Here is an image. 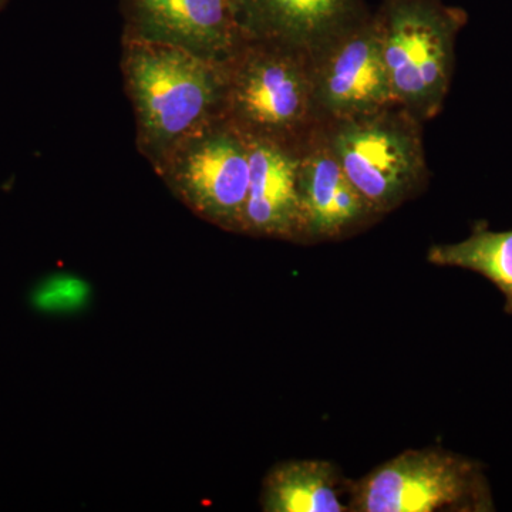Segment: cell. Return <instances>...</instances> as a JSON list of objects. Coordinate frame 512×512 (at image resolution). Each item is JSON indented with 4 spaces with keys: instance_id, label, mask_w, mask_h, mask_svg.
<instances>
[{
    "instance_id": "obj_13",
    "label": "cell",
    "mask_w": 512,
    "mask_h": 512,
    "mask_svg": "<svg viewBox=\"0 0 512 512\" xmlns=\"http://www.w3.org/2000/svg\"><path fill=\"white\" fill-rule=\"evenodd\" d=\"M427 261L484 276L503 293L504 311L512 315V229L493 231L487 222L477 221L463 241L431 245Z\"/></svg>"
},
{
    "instance_id": "obj_2",
    "label": "cell",
    "mask_w": 512,
    "mask_h": 512,
    "mask_svg": "<svg viewBox=\"0 0 512 512\" xmlns=\"http://www.w3.org/2000/svg\"><path fill=\"white\" fill-rule=\"evenodd\" d=\"M225 120L249 140L302 146L319 126L311 53L244 40L225 62Z\"/></svg>"
},
{
    "instance_id": "obj_9",
    "label": "cell",
    "mask_w": 512,
    "mask_h": 512,
    "mask_svg": "<svg viewBox=\"0 0 512 512\" xmlns=\"http://www.w3.org/2000/svg\"><path fill=\"white\" fill-rule=\"evenodd\" d=\"M299 192L302 244L339 241L380 220L343 171L322 124L301 146Z\"/></svg>"
},
{
    "instance_id": "obj_6",
    "label": "cell",
    "mask_w": 512,
    "mask_h": 512,
    "mask_svg": "<svg viewBox=\"0 0 512 512\" xmlns=\"http://www.w3.org/2000/svg\"><path fill=\"white\" fill-rule=\"evenodd\" d=\"M156 174L202 220L239 234L251 158L248 138L228 120L214 121L185 137Z\"/></svg>"
},
{
    "instance_id": "obj_7",
    "label": "cell",
    "mask_w": 512,
    "mask_h": 512,
    "mask_svg": "<svg viewBox=\"0 0 512 512\" xmlns=\"http://www.w3.org/2000/svg\"><path fill=\"white\" fill-rule=\"evenodd\" d=\"M311 57L320 123L362 116L397 103L373 12Z\"/></svg>"
},
{
    "instance_id": "obj_10",
    "label": "cell",
    "mask_w": 512,
    "mask_h": 512,
    "mask_svg": "<svg viewBox=\"0 0 512 512\" xmlns=\"http://www.w3.org/2000/svg\"><path fill=\"white\" fill-rule=\"evenodd\" d=\"M232 9L242 40L309 53L372 15L366 0H232Z\"/></svg>"
},
{
    "instance_id": "obj_14",
    "label": "cell",
    "mask_w": 512,
    "mask_h": 512,
    "mask_svg": "<svg viewBox=\"0 0 512 512\" xmlns=\"http://www.w3.org/2000/svg\"><path fill=\"white\" fill-rule=\"evenodd\" d=\"M89 286L73 276H56L36 293L37 305L46 311H72L86 301Z\"/></svg>"
},
{
    "instance_id": "obj_15",
    "label": "cell",
    "mask_w": 512,
    "mask_h": 512,
    "mask_svg": "<svg viewBox=\"0 0 512 512\" xmlns=\"http://www.w3.org/2000/svg\"><path fill=\"white\" fill-rule=\"evenodd\" d=\"M6 2H8V0H0V9H2L3 6L6 5Z\"/></svg>"
},
{
    "instance_id": "obj_1",
    "label": "cell",
    "mask_w": 512,
    "mask_h": 512,
    "mask_svg": "<svg viewBox=\"0 0 512 512\" xmlns=\"http://www.w3.org/2000/svg\"><path fill=\"white\" fill-rule=\"evenodd\" d=\"M121 74L134 111L138 153L154 171L185 137L225 119V62L123 36Z\"/></svg>"
},
{
    "instance_id": "obj_11",
    "label": "cell",
    "mask_w": 512,
    "mask_h": 512,
    "mask_svg": "<svg viewBox=\"0 0 512 512\" xmlns=\"http://www.w3.org/2000/svg\"><path fill=\"white\" fill-rule=\"evenodd\" d=\"M249 158L251 177L239 234L302 244L301 146L249 140Z\"/></svg>"
},
{
    "instance_id": "obj_4",
    "label": "cell",
    "mask_w": 512,
    "mask_h": 512,
    "mask_svg": "<svg viewBox=\"0 0 512 512\" xmlns=\"http://www.w3.org/2000/svg\"><path fill=\"white\" fill-rule=\"evenodd\" d=\"M423 121L400 104L322 123L343 171L380 218L429 184Z\"/></svg>"
},
{
    "instance_id": "obj_5",
    "label": "cell",
    "mask_w": 512,
    "mask_h": 512,
    "mask_svg": "<svg viewBox=\"0 0 512 512\" xmlns=\"http://www.w3.org/2000/svg\"><path fill=\"white\" fill-rule=\"evenodd\" d=\"M353 512H485L494 510L483 464L444 450H406L349 481Z\"/></svg>"
},
{
    "instance_id": "obj_8",
    "label": "cell",
    "mask_w": 512,
    "mask_h": 512,
    "mask_svg": "<svg viewBox=\"0 0 512 512\" xmlns=\"http://www.w3.org/2000/svg\"><path fill=\"white\" fill-rule=\"evenodd\" d=\"M123 36L227 62L241 45L232 0H119Z\"/></svg>"
},
{
    "instance_id": "obj_12",
    "label": "cell",
    "mask_w": 512,
    "mask_h": 512,
    "mask_svg": "<svg viewBox=\"0 0 512 512\" xmlns=\"http://www.w3.org/2000/svg\"><path fill=\"white\" fill-rule=\"evenodd\" d=\"M349 481L326 460H293L278 464L266 476L262 508L271 512L349 511Z\"/></svg>"
},
{
    "instance_id": "obj_3",
    "label": "cell",
    "mask_w": 512,
    "mask_h": 512,
    "mask_svg": "<svg viewBox=\"0 0 512 512\" xmlns=\"http://www.w3.org/2000/svg\"><path fill=\"white\" fill-rule=\"evenodd\" d=\"M373 19L397 104L423 123L439 116L466 10L443 0H382Z\"/></svg>"
}]
</instances>
